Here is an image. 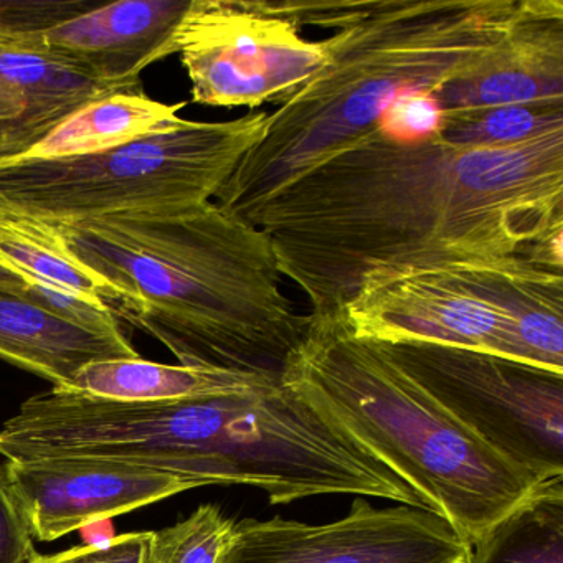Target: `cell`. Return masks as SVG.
I'll return each mask as SVG.
<instances>
[{"instance_id":"obj_1","label":"cell","mask_w":563,"mask_h":563,"mask_svg":"<svg viewBox=\"0 0 563 563\" xmlns=\"http://www.w3.org/2000/svg\"><path fill=\"white\" fill-rule=\"evenodd\" d=\"M311 314L385 269L522 255L563 225V128L512 146L391 141L377 130L250 210Z\"/></svg>"},{"instance_id":"obj_2","label":"cell","mask_w":563,"mask_h":563,"mask_svg":"<svg viewBox=\"0 0 563 563\" xmlns=\"http://www.w3.org/2000/svg\"><path fill=\"white\" fill-rule=\"evenodd\" d=\"M44 223L75 262L118 289L117 318L179 365L283 380L309 314L282 291L262 230L212 200Z\"/></svg>"},{"instance_id":"obj_3","label":"cell","mask_w":563,"mask_h":563,"mask_svg":"<svg viewBox=\"0 0 563 563\" xmlns=\"http://www.w3.org/2000/svg\"><path fill=\"white\" fill-rule=\"evenodd\" d=\"M530 0H278L299 29L332 31L328 60L268 114L216 203L243 219L286 184L367 136L395 98L471 74L520 21Z\"/></svg>"},{"instance_id":"obj_4","label":"cell","mask_w":563,"mask_h":563,"mask_svg":"<svg viewBox=\"0 0 563 563\" xmlns=\"http://www.w3.org/2000/svg\"><path fill=\"white\" fill-rule=\"evenodd\" d=\"M283 384L328 415L473 545L537 486L357 338L341 311L309 314Z\"/></svg>"},{"instance_id":"obj_5","label":"cell","mask_w":563,"mask_h":563,"mask_svg":"<svg viewBox=\"0 0 563 563\" xmlns=\"http://www.w3.org/2000/svg\"><path fill=\"white\" fill-rule=\"evenodd\" d=\"M338 311L368 341L454 345L540 367L532 354L563 349V272L522 255L385 269Z\"/></svg>"},{"instance_id":"obj_6","label":"cell","mask_w":563,"mask_h":563,"mask_svg":"<svg viewBox=\"0 0 563 563\" xmlns=\"http://www.w3.org/2000/svg\"><path fill=\"white\" fill-rule=\"evenodd\" d=\"M266 126V111L219 123L184 120L88 156L0 164V209L70 222L209 202Z\"/></svg>"},{"instance_id":"obj_7","label":"cell","mask_w":563,"mask_h":563,"mask_svg":"<svg viewBox=\"0 0 563 563\" xmlns=\"http://www.w3.org/2000/svg\"><path fill=\"white\" fill-rule=\"evenodd\" d=\"M372 342L500 456L539 483L563 476V374L454 345Z\"/></svg>"},{"instance_id":"obj_8","label":"cell","mask_w":563,"mask_h":563,"mask_svg":"<svg viewBox=\"0 0 563 563\" xmlns=\"http://www.w3.org/2000/svg\"><path fill=\"white\" fill-rule=\"evenodd\" d=\"M176 42L203 107H279L328 60L322 42L302 37L265 0H190Z\"/></svg>"},{"instance_id":"obj_9","label":"cell","mask_w":563,"mask_h":563,"mask_svg":"<svg viewBox=\"0 0 563 563\" xmlns=\"http://www.w3.org/2000/svg\"><path fill=\"white\" fill-rule=\"evenodd\" d=\"M470 552V543L431 510L375 507L355 497L332 522L240 520L217 563H467Z\"/></svg>"},{"instance_id":"obj_10","label":"cell","mask_w":563,"mask_h":563,"mask_svg":"<svg viewBox=\"0 0 563 563\" xmlns=\"http://www.w3.org/2000/svg\"><path fill=\"white\" fill-rule=\"evenodd\" d=\"M4 471L32 537L41 542L196 489L177 474L91 457L8 461Z\"/></svg>"},{"instance_id":"obj_11","label":"cell","mask_w":563,"mask_h":563,"mask_svg":"<svg viewBox=\"0 0 563 563\" xmlns=\"http://www.w3.org/2000/svg\"><path fill=\"white\" fill-rule=\"evenodd\" d=\"M190 0H118L21 41L58 55L104 84L143 91L141 71L177 54Z\"/></svg>"},{"instance_id":"obj_12","label":"cell","mask_w":563,"mask_h":563,"mask_svg":"<svg viewBox=\"0 0 563 563\" xmlns=\"http://www.w3.org/2000/svg\"><path fill=\"white\" fill-rule=\"evenodd\" d=\"M434 97L444 114L563 104V0H530L506 38L471 74Z\"/></svg>"},{"instance_id":"obj_13","label":"cell","mask_w":563,"mask_h":563,"mask_svg":"<svg viewBox=\"0 0 563 563\" xmlns=\"http://www.w3.org/2000/svg\"><path fill=\"white\" fill-rule=\"evenodd\" d=\"M0 80L25 101L24 114L9 133L0 161L25 153L91 101L117 93H143L104 84L58 55L11 37L0 38Z\"/></svg>"},{"instance_id":"obj_14","label":"cell","mask_w":563,"mask_h":563,"mask_svg":"<svg viewBox=\"0 0 563 563\" xmlns=\"http://www.w3.org/2000/svg\"><path fill=\"white\" fill-rule=\"evenodd\" d=\"M136 349L121 334H100L62 321L34 302L0 291V358L70 388L91 362L137 358Z\"/></svg>"},{"instance_id":"obj_15","label":"cell","mask_w":563,"mask_h":563,"mask_svg":"<svg viewBox=\"0 0 563 563\" xmlns=\"http://www.w3.org/2000/svg\"><path fill=\"white\" fill-rule=\"evenodd\" d=\"M184 107L186 103H161L144 93L111 95L75 111L25 153L0 164L68 159L113 150L179 126L184 121L179 111Z\"/></svg>"},{"instance_id":"obj_16","label":"cell","mask_w":563,"mask_h":563,"mask_svg":"<svg viewBox=\"0 0 563 563\" xmlns=\"http://www.w3.org/2000/svg\"><path fill=\"white\" fill-rule=\"evenodd\" d=\"M275 382L283 380L186 365L157 364L137 357L91 362L78 372L68 390L110 400L161 401L249 390Z\"/></svg>"},{"instance_id":"obj_17","label":"cell","mask_w":563,"mask_h":563,"mask_svg":"<svg viewBox=\"0 0 563 563\" xmlns=\"http://www.w3.org/2000/svg\"><path fill=\"white\" fill-rule=\"evenodd\" d=\"M467 563H563V476L540 483L493 523Z\"/></svg>"},{"instance_id":"obj_18","label":"cell","mask_w":563,"mask_h":563,"mask_svg":"<svg viewBox=\"0 0 563 563\" xmlns=\"http://www.w3.org/2000/svg\"><path fill=\"white\" fill-rule=\"evenodd\" d=\"M0 263L24 278L77 292L111 309L121 299L113 285L65 252L47 223L8 209H0Z\"/></svg>"},{"instance_id":"obj_19","label":"cell","mask_w":563,"mask_h":563,"mask_svg":"<svg viewBox=\"0 0 563 563\" xmlns=\"http://www.w3.org/2000/svg\"><path fill=\"white\" fill-rule=\"evenodd\" d=\"M441 137L463 147L512 146L563 128V104L486 108L444 114Z\"/></svg>"},{"instance_id":"obj_20","label":"cell","mask_w":563,"mask_h":563,"mask_svg":"<svg viewBox=\"0 0 563 563\" xmlns=\"http://www.w3.org/2000/svg\"><path fill=\"white\" fill-rule=\"evenodd\" d=\"M235 520L216 504H202L166 529L151 530L143 563H217Z\"/></svg>"},{"instance_id":"obj_21","label":"cell","mask_w":563,"mask_h":563,"mask_svg":"<svg viewBox=\"0 0 563 563\" xmlns=\"http://www.w3.org/2000/svg\"><path fill=\"white\" fill-rule=\"evenodd\" d=\"M444 120L443 108L433 91H410L391 101L375 130L387 140L415 143L440 137Z\"/></svg>"},{"instance_id":"obj_22","label":"cell","mask_w":563,"mask_h":563,"mask_svg":"<svg viewBox=\"0 0 563 563\" xmlns=\"http://www.w3.org/2000/svg\"><path fill=\"white\" fill-rule=\"evenodd\" d=\"M29 283L21 298L34 302L38 308L57 316L62 321L100 334H121L120 321L110 306L91 301L77 292L57 286L45 285L37 279L25 278Z\"/></svg>"},{"instance_id":"obj_23","label":"cell","mask_w":563,"mask_h":563,"mask_svg":"<svg viewBox=\"0 0 563 563\" xmlns=\"http://www.w3.org/2000/svg\"><path fill=\"white\" fill-rule=\"evenodd\" d=\"M98 5L100 2L87 0H0V34L4 37L41 34Z\"/></svg>"},{"instance_id":"obj_24","label":"cell","mask_w":563,"mask_h":563,"mask_svg":"<svg viewBox=\"0 0 563 563\" xmlns=\"http://www.w3.org/2000/svg\"><path fill=\"white\" fill-rule=\"evenodd\" d=\"M151 532H128L101 542L71 547L54 555L38 553L31 563H143Z\"/></svg>"},{"instance_id":"obj_25","label":"cell","mask_w":563,"mask_h":563,"mask_svg":"<svg viewBox=\"0 0 563 563\" xmlns=\"http://www.w3.org/2000/svg\"><path fill=\"white\" fill-rule=\"evenodd\" d=\"M37 555L34 537L0 466V563H31Z\"/></svg>"},{"instance_id":"obj_26","label":"cell","mask_w":563,"mask_h":563,"mask_svg":"<svg viewBox=\"0 0 563 563\" xmlns=\"http://www.w3.org/2000/svg\"><path fill=\"white\" fill-rule=\"evenodd\" d=\"M24 111L25 101L22 95L0 80V151Z\"/></svg>"},{"instance_id":"obj_27","label":"cell","mask_w":563,"mask_h":563,"mask_svg":"<svg viewBox=\"0 0 563 563\" xmlns=\"http://www.w3.org/2000/svg\"><path fill=\"white\" fill-rule=\"evenodd\" d=\"M29 283L24 276L19 275L14 269L0 263V291L12 292V295L21 296L27 288Z\"/></svg>"},{"instance_id":"obj_28","label":"cell","mask_w":563,"mask_h":563,"mask_svg":"<svg viewBox=\"0 0 563 563\" xmlns=\"http://www.w3.org/2000/svg\"><path fill=\"white\" fill-rule=\"evenodd\" d=\"M0 38H8V37H4V35L0 34Z\"/></svg>"}]
</instances>
